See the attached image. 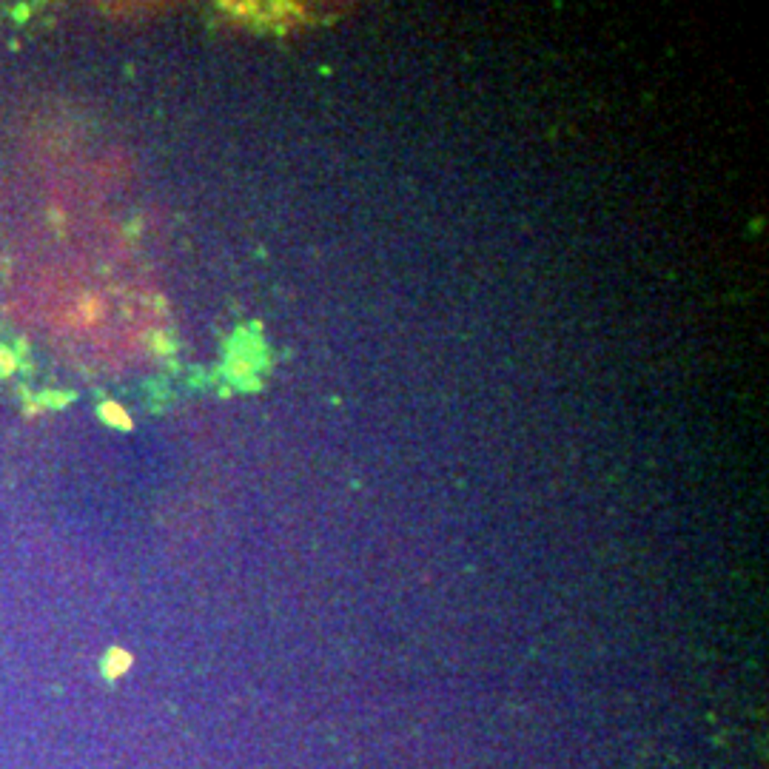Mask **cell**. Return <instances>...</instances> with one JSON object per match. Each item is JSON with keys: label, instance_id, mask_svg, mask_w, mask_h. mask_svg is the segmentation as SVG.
I'll return each mask as SVG.
<instances>
[{"label": "cell", "instance_id": "1", "mask_svg": "<svg viewBox=\"0 0 769 769\" xmlns=\"http://www.w3.org/2000/svg\"><path fill=\"white\" fill-rule=\"evenodd\" d=\"M103 416L109 419V422H111V425H120V428H128V416H125V413H123V410H120L117 405H111V402H109V405H103Z\"/></svg>", "mask_w": 769, "mask_h": 769}]
</instances>
